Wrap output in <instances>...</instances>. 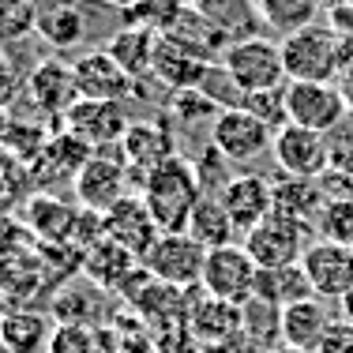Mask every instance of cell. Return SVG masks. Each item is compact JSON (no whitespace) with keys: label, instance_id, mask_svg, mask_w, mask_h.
I'll list each match as a JSON object with an SVG mask.
<instances>
[{"label":"cell","instance_id":"1","mask_svg":"<svg viewBox=\"0 0 353 353\" xmlns=\"http://www.w3.org/2000/svg\"><path fill=\"white\" fill-rule=\"evenodd\" d=\"M139 196L147 203V211L154 214L162 233H184L196 203L203 199V184H199L196 162H188L181 154L170 158L162 170H154L139 184Z\"/></svg>","mask_w":353,"mask_h":353},{"label":"cell","instance_id":"2","mask_svg":"<svg viewBox=\"0 0 353 353\" xmlns=\"http://www.w3.org/2000/svg\"><path fill=\"white\" fill-rule=\"evenodd\" d=\"M230 79L237 83L241 94H259V90H282L290 83L282 61V41L263 38V34H248V38H233L225 46V53L218 57Z\"/></svg>","mask_w":353,"mask_h":353},{"label":"cell","instance_id":"3","mask_svg":"<svg viewBox=\"0 0 353 353\" xmlns=\"http://www.w3.org/2000/svg\"><path fill=\"white\" fill-rule=\"evenodd\" d=\"M282 61L290 79L339 83L342 75V38L331 23H308L282 38Z\"/></svg>","mask_w":353,"mask_h":353},{"label":"cell","instance_id":"4","mask_svg":"<svg viewBox=\"0 0 353 353\" xmlns=\"http://www.w3.org/2000/svg\"><path fill=\"white\" fill-rule=\"evenodd\" d=\"M132 170L128 162L121 158V147H109V150H94V154L83 162V170L75 173L72 192H75V203L83 211H94L105 214L121 203L124 196H132Z\"/></svg>","mask_w":353,"mask_h":353},{"label":"cell","instance_id":"5","mask_svg":"<svg viewBox=\"0 0 353 353\" xmlns=\"http://www.w3.org/2000/svg\"><path fill=\"white\" fill-rule=\"evenodd\" d=\"M241 245H245V252L252 256V263L259 271H274V267L301 263L312 241H308V225L293 222V218H282V214H271L256 230H248L241 237Z\"/></svg>","mask_w":353,"mask_h":353},{"label":"cell","instance_id":"6","mask_svg":"<svg viewBox=\"0 0 353 353\" xmlns=\"http://www.w3.org/2000/svg\"><path fill=\"white\" fill-rule=\"evenodd\" d=\"M203 263H207V248L184 233H162L150 245V252L143 256V267L154 274L158 282L176 285V290H199L203 282Z\"/></svg>","mask_w":353,"mask_h":353},{"label":"cell","instance_id":"7","mask_svg":"<svg viewBox=\"0 0 353 353\" xmlns=\"http://www.w3.org/2000/svg\"><path fill=\"white\" fill-rule=\"evenodd\" d=\"M207 143L225 158L230 165H252L256 158H263L274 147V132L259 121L248 109H222L218 121L211 124V136Z\"/></svg>","mask_w":353,"mask_h":353},{"label":"cell","instance_id":"8","mask_svg":"<svg viewBox=\"0 0 353 353\" xmlns=\"http://www.w3.org/2000/svg\"><path fill=\"white\" fill-rule=\"evenodd\" d=\"M256 279L259 267L252 263V256L245 252V245H225V248H211L203 263V282L199 290L214 301H225V305H245V301L256 297Z\"/></svg>","mask_w":353,"mask_h":353},{"label":"cell","instance_id":"9","mask_svg":"<svg viewBox=\"0 0 353 353\" xmlns=\"http://www.w3.org/2000/svg\"><path fill=\"white\" fill-rule=\"evenodd\" d=\"M285 117H290V124L312 128L319 136H331L350 117V109H346V98H342L339 83L290 79L285 83Z\"/></svg>","mask_w":353,"mask_h":353},{"label":"cell","instance_id":"10","mask_svg":"<svg viewBox=\"0 0 353 353\" xmlns=\"http://www.w3.org/2000/svg\"><path fill=\"white\" fill-rule=\"evenodd\" d=\"M61 124H64V132L83 139L90 150H109V147H121L132 117L124 109V102H90V98H79L61 117Z\"/></svg>","mask_w":353,"mask_h":353},{"label":"cell","instance_id":"11","mask_svg":"<svg viewBox=\"0 0 353 353\" xmlns=\"http://www.w3.org/2000/svg\"><path fill=\"white\" fill-rule=\"evenodd\" d=\"M271 154L285 176L319 181L331 170V143H327V136H319L312 128H301V124H285V128L274 132Z\"/></svg>","mask_w":353,"mask_h":353},{"label":"cell","instance_id":"12","mask_svg":"<svg viewBox=\"0 0 353 353\" xmlns=\"http://www.w3.org/2000/svg\"><path fill=\"white\" fill-rule=\"evenodd\" d=\"M121 158L128 162L132 181L143 184L154 170L176 158V136L165 121H132L121 139Z\"/></svg>","mask_w":353,"mask_h":353},{"label":"cell","instance_id":"13","mask_svg":"<svg viewBox=\"0 0 353 353\" xmlns=\"http://www.w3.org/2000/svg\"><path fill=\"white\" fill-rule=\"evenodd\" d=\"M72 72H75L79 98H90V102H128V98L136 94V79H132L105 49L79 53L72 61Z\"/></svg>","mask_w":353,"mask_h":353},{"label":"cell","instance_id":"14","mask_svg":"<svg viewBox=\"0 0 353 353\" xmlns=\"http://www.w3.org/2000/svg\"><path fill=\"white\" fill-rule=\"evenodd\" d=\"M308 282H312L316 297L323 301H342L353 290V248L350 245H334V241H312L301 259Z\"/></svg>","mask_w":353,"mask_h":353},{"label":"cell","instance_id":"15","mask_svg":"<svg viewBox=\"0 0 353 353\" xmlns=\"http://www.w3.org/2000/svg\"><path fill=\"white\" fill-rule=\"evenodd\" d=\"M214 61H207L199 49H192L184 38L176 34H162L158 38V49H154V68H150V79H158L170 94L176 90H199L207 68Z\"/></svg>","mask_w":353,"mask_h":353},{"label":"cell","instance_id":"16","mask_svg":"<svg viewBox=\"0 0 353 353\" xmlns=\"http://www.w3.org/2000/svg\"><path fill=\"white\" fill-rule=\"evenodd\" d=\"M218 199L225 203L237 233L245 237L248 230H256L263 218L274 214V181H267L263 173H237L222 192Z\"/></svg>","mask_w":353,"mask_h":353},{"label":"cell","instance_id":"17","mask_svg":"<svg viewBox=\"0 0 353 353\" xmlns=\"http://www.w3.org/2000/svg\"><path fill=\"white\" fill-rule=\"evenodd\" d=\"M102 233L109 241H117L121 248H128L132 256H139V259L147 256L150 245H154L158 237H162V230H158L154 214L147 211V203H143L139 192L124 196L113 211L102 214Z\"/></svg>","mask_w":353,"mask_h":353},{"label":"cell","instance_id":"18","mask_svg":"<svg viewBox=\"0 0 353 353\" xmlns=\"http://www.w3.org/2000/svg\"><path fill=\"white\" fill-rule=\"evenodd\" d=\"M27 94L41 113L64 117L68 109L79 102V87H75V72L68 61L61 57H46L34 64V72L27 75Z\"/></svg>","mask_w":353,"mask_h":353},{"label":"cell","instance_id":"19","mask_svg":"<svg viewBox=\"0 0 353 353\" xmlns=\"http://www.w3.org/2000/svg\"><path fill=\"white\" fill-rule=\"evenodd\" d=\"M49 316L57 323H79V327H102L109 316V297L102 285H94L90 279H72L61 290H53L49 301Z\"/></svg>","mask_w":353,"mask_h":353},{"label":"cell","instance_id":"20","mask_svg":"<svg viewBox=\"0 0 353 353\" xmlns=\"http://www.w3.org/2000/svg\"><path fill=\"white\" fill-rule=\"evenodd\" d=\"M334 319L339 316L327 308L323 297H308L282 308V346L297 353H316V346L323 342V334L331 331Z\"/></svg>","mask_w":353,"mask_h":353},{"label":"cell","instance_id":"21","mask_svg":"<svg viewBox=\"0 0 353 353\" xmlns=\"http://www.w3.org/2000/svg\"><path fill=\"white\" fill-rule=\"evenodd\" d=\"M143 267L139 256H132L128 248H121L117 241H94L87 252H83V279H90L94 285H102L105 293H121L124 285H128V279L136 274Z\"/></svg>","mask_w":353,"mask_h":353},{"label":"cell","instance_id":"22","mask_svg":"<svg viewBox=\"0 0 353 353\" xmlns=\"http://www.w3.org/2000/svg\"><path fill=\"white\" fill-rule=\"evenodd\" d=\"M79 211V203H64L57 196H34L27 207V230L41 245H72Z\"/></svg>","mask_w":353,"mask_h":353},{"label":"cell","instance_id":"23","mask_svg":"<svg viewBox=\"0 0 353 353\" xmlns=\"http://www.w3.org/2000/svg\"><path fill=\"white\" fill-rule=\"evenodd\" d=\"M49 316L30 305H12L0 319V350L4 353H41L49 346Z\"/></svg>","mask_w":353,"mask_h":353},{"label":"cell","instance_id":"24","mask_svg":"<svg viewBox=\"0 0 353 353\" xmlns=\"http://www.w3.org/2000/svg\"><path fill=\"white\" fill-rule=\"evenodd\" d=\"M158 38H162L158 30L143 27V23H132V27L117 30V34L105 41V53L113 57V61L139 83V79H147V75H150V68H154Z\"/></svg>","mask_w":353,"mask_h":353},{"label":"cell","instance_id":"25","mask_svg":"<svg viewBox=\"0 0 353 353\" xmlns=\"http://www.w3.org/2000/svg\"><path fill=\"white\" fill-rule=\"evenodd\" d=\"M323 203H327V192L319 181L285 176V173L274 181V214L293 218V222H301V225H316Z\"/></svg>","mask_w":353,"mask_h":353},{"label":"cell","instance_id":"26","mask_svg":"<svg viewBox=\"0 0 353 353\" xmlns=\"http://www.w3.org/2000/svg\"><path fill=\"white\" fill-rule=\"evenodd\" d=\"M188 233L207 252H211V248H225V245H237V225H233L225 203L218 196H207V192H203V199L196 203V211H192V218H188Z\"/></svg>","mask_w":353,"mask_h":353},{"label":"cell","instance_id":"27","mask_svg":"<svg viewBox=\"0 0 353 353\" xmlns=\"http://www.w3.org/2000/svg\"><path fill=\"white\" fill-rule=\"evenodd\" d=\"M256 297L271 301V305H279V308H290V305H297V301L316 297V290H312V282H308L305 267L293 263V267L259 271V279H256Z\"/></svg>","mask_w":353,"mask_h":353},{"label":"cell","instance_id":"28","mask_svg":"<svg viewBox=\"0 0 353 353\" xmlns=\"http://www.w3.org/2000/svg\"><path fill=\"white\" fill-rule=\"evenodd\" d=\"M241 339H248L259 350L282 346V308L263 297H252L241 305Z\"/></svg>","mask_w":353,"mask_h":353},{"label":"cell","instance_id":"29","mask_svg":"<svg viewBox=\"0 0 353 353\" xmlns=\"http://www.w3.org/2000/svg\"><path fill=\"white\" fill-rule=\"evenodd\" d=\"M256 8H259V19L271 30H279L282 38L308 27V23H316V15H319L316 0H256Z\"/></svg>","mask_w":353,"mask_h":353},{"label":"cell","instance_id":"30","mask_svg":"<svg viewBox=\"0 0 353 353\" xmlns=\"http://www.w3.org/2000/svg\"><path fill=\"white\" fill-rule=\"evenodd\" d=\"M53 49H72L79 46L87 34V23H83V8H53V12H38V30Z\"/></svg>","mask_w":353,"mask_h":353},{"label":"cell","instance_id":"31","mask_svg":"<svg viewBox=\"0 0 353 353\" xmlns=\"http://www.w3.org/2000/svg\"><path fill=\"white\" fill-rule=\"evenodd\" d=\"M102 327H79V323H57L49 334L46 353H109Z\"/></svg>","mask_w":353,"mask_h":353},{"label":"cell","instance_id":"32","mask_svg":"<svg viewBox=\"0 0 353 353\" xmlns=\"http://www.w3.org/2000/svg\"><path fill=\"white\" fill-rule=\"evenodd\" d=\"M38 30V8L30 0H0V46H19Z\"/></svg>","mask_w":353,"mask_h":353},{"label":"cell","instance_id":"33","mask_svg":"<svg viewBox=\"0 0 353 353\" xmlns=\"http://www.w3.org/2000/svg\"><path fill=\"white\" fill-rule=\"evenodd\" d=\"M218 113H222V105L211 102L203 90H176V94H170V117L181 128H196L203 121L214 124Z\"/></svg>","mask_w":353,"mask_h":353},{"label":"cell","instance_id":"34","mask_svg":"<svg viewBox=\"0 0 353 353\" xmlns=\"http://www.w3.org/2000/svg\"><path fill=\"white\" fill-rule=\"evenodd\" d=\"M316 230H319L323 241H334V245H350L353 248V196L327 199L323 211H319Z\"/></svg>","mask_w":353,"mask_h":353},{"label":"cell","instance_id":"35","mask_svg":"<svg viewBox=\"0 0 353 353\" xmlns=\"http://www.w3.org/2000/svg\"><path fill=\"white\" fill-rule=\"evenodd\" d=\"M241 109L256 113L271 132H279V128H285V124H290V117H285V87H282V90H259V94H245Z\"/></svg>","mask_w":353,"mask_h":353},{"label":"cell","instance_id":"36","mask_svg":"<svg viewBox=\"0 0 353 353\" xmlns=\"http://www.w3.org/2000/svg\"><path fill=\"white\" fill-rule=\"evenodd\" d=\"M316 353H353V323L350 319H334L331 331L323 334V342L316 346Z\"/></svg>","mask_w":353,"mask_h":353},{"label":"cell","instance_id":"37","mask_svg":"<svg viewBox=\"0 0 353 353\" xmlns=\"http://www.w3.org/2000/svg\"><path fill=\"white\" fill-rule=\"evenodd\" d=\"M327 23H331V27L339 30L342 38H353V0L339 4L334 12H327Z\"/></svg>","mask_w":353,"mask_h":353},{"label":"cell","instance_id":"38","mask_svg":"<svg viewBox=\"0 0 353 353\" xmlns=\"http://www.w3.org/2000/svg\"><path fill=\"white\" fill-rule=\"evenodd\" d=\"M339 90H342V98H346V109H350V117H353V68H346L339 75Z\"/></svg>","mask_w":353,"mask_h":353},{"label":"cell","instance_id":"39","mask_svg":"<svg viewBox=\"0 0 353 353\" xmlns=\"http://www.w3.org/2000/svg\"><path fill=\"white\" fill-rule=\"evenodd\" d=\"M30 4H34L38 12H53V8H75V4H83V0H30Z\"/></svg>","mask_w":353,"mask_h":353},{"label":"cell","instance_id":"40","mask_svg":"<svg viewBox=\"0 0 353 353\" xmlns=\"http://www.w3.org/2000/svg\"><path fill=\"white\" fill-rule=\"evenodd\" d=\"M339 316H342V319H350V323H353V290H350L346 297L339 301Z\"/></svg>","mask_w":353,"mask_h":353},{"label":"cell","instance_id":"41","mask_svg":"<svg viewBox=\"0 0 353 353\" xmlns=\"http://www.w3.org/2000/svg\"><path fill=\"white\" fill-rule=\"evenodd\" d=\"M102 4H113V8H121V12H136L143 0H102Z\"/></svg>","mask_w":353,"mask_h":353},{"label":"cell","instance_id":"42","mask_svg":"<svg viewBox=\"0 0 353 353\" xmlns=\"http://www.w3.org/2000/svg\"><path fill=\"white\" fill-rule=\"evenodd\" d=\"M8 308H12V305H8L4 297H0V319H4V312H8Z\"/></svg>","mask_w":353,"mask_h":353},{"label":"cell","instance_id":"43","mask_svg":"<svg viewBox=\"0 0 353 353\" xmlns=\"http://www.w3.org/2000/svg\"><path fill=\"white\" fill-rule=\"evenodd\" d=\"M0 353H4V350H0Z\"/></svg>","mask_w":353,"mask_h":353}]
</instances>
